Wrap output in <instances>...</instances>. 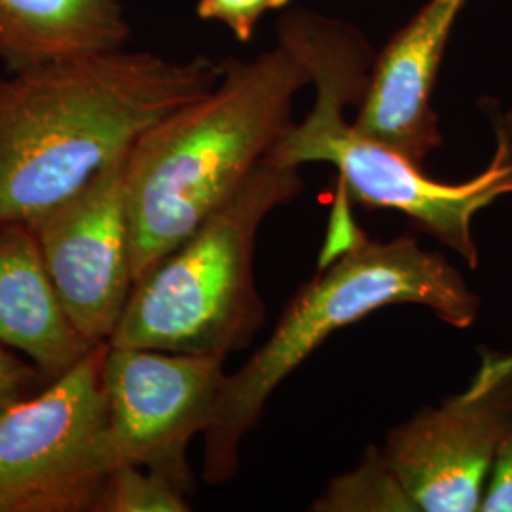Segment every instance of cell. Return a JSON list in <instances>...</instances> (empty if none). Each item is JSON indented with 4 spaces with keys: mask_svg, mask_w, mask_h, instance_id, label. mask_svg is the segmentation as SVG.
<instances>
[{
    "mask_svg": "<svg viewBox=\"0 0 512 512\" xmlns=\"http://www.w3.org/2000/svg\"><path fill=\"white\" fill-rule=\"evenodd\" d=\"M302 190L298 167L270 154L228 202L135 281L110 346L224 359L249 348L266 321L253 270L258 230Z\"/></svg>",
    "mask_w": 512,
    "mask_h": 512,
    "instance_id": "cell-5",
    "label": "cell"
},
{
    "mask_svg": "<svg viewBox=\"0 0 512 512\" xmlns=\"http://www.w3.org/2000/svg\"><path fill=\"white\" fill-rule=\"evenodd\" d=\"M50 380L18 351L0 344V416L14 404L38 393Z\"/></svg>",
    "mask_w": 512,
    "mask_h": 512,
    "instance_id": "cell-16",
    "label": "cell"
},
{
    "mask_svg": "<svg viewBox=\"0 0 512 512\" xmlns=\"http://www.w3.org/2000/svg\"><path fill=\"white\" fill-rule=\"evenodd\" d=\"M414 304L454 329H471L480 298L458 268L404 234L391 241L359 236L304 283L272 336L234 374H226L213 420L203 431V480L224 484L238 473L243 440L262 418L275 389L338 330L389 306Z\"/></svg>",
    "mask_w": 512,
    "mask_h": 512,
    "instance_id": "cell-4",
    "label": "cell"
},
{
    "mask_svg": "<svg viewBox=\"0 0 512 512\" xmlns=\"http://www.w3.org/2000/svg\"><path fill=\"white\" fill-rule=\"evenodd\" d=\"M311 74L291 38L251 61L224 59L219 84L148 128L126 160L135 281L228 202L293 129Z\"/></svg>",
    "mask_w": 512,
    "mask_h": 512,
    "instance_id": "cell-2",
    "label": "cell"
},
{
    "mask_svg": "<svg viewBox=\"0 0 512 512\" xmlns=\"http://www.w3.org/2000/svg\"><path fill=\"white\" fill-rule=\"evenodd\" d=\"M0 344L37 365L50 382L93 348L65 311L33 228L21 222L0 226Z\"/></svg>",
    "mask_w": 512,
    "mask_h": 512,
    "instance_id": "cell-11",
    "label": "cell"
},
{
    "mask_svg": "<svg viewBox=\"0 0 512 512\" xmlns=\"http://www.w3.org/2000/svg\"><path fill=\"white\" fill-rule=\"evenodd\" d=\"M129 37L118 0H0V61L6 73L124 50Z\"/></svg>",
    "mask_w": 512,
    "mask_h": 512,
    "instance_id": "cell-12",
    "label": "cell"
},
{
    "mask_svg": "<svg viewBox=\"0 0 512 512\" xmlns=\"http://www.w3.org/2000/svg\"><path fill=\"white\" fill-rule=\"evenodd\" d=\"M467 0H429L374 59L353 128L423 167L442 145L431 105L452 27Z\"/></svg>",
    "mask_w": 512,
    "mask_h": 512,
    "instance_id": "cell-10",
    "label": "cell"
},
{
    "mask_svg": "<svg viewBox=\"0 0 512 512\" xmlns=\"http://www.w3.org/2000/svg\"><path fill=\"white\" fill-rule=\"evenodd\" d=\"M220 76L209 57L126 50L0 74V226L37 222Z\"/></svg>",
    "mask_w": 512,
    "mask_h": 512,
    "instance_id": "cell-1",
    "label": "cell"
},
{
    "mask_svg": "<svg viewBox=\"0 0 512 512\" xmlns=\"http://www.w3.org/2000/svg\"><path fill=\"white\" fill-rule=\"evenodd\" d=\"M224 357L110 346L103 363L110 469L137 465L192 494L188 446L213 420Z\"/></svg>",
    "mask_w": 512,
    "mask_h": 512,
    "instance_id": "cell-8",
    "label": "cell"
},
{
    "mask_svg": "<svg viewBox=\"0 0 512 512\" xmlns=\"http://www.w3.org/2000/svg\"><path fill=\"white\" fill-rule=\"evenodd\" d=\"M512 427V349L480 348L469 385L393 427L385 461L418 512H480Z\"/></svg>",
    "mask_w": 512,
    "mask_h": 512,
    "instance_id": "cell-7",
    "label": "cell"
},
{
    "mask_svg": "<svg viewBox=\"0 0 512 512\" xmlns=\"http://www.w3.org/2000/svg\"><path fill=\"white\" fill-rule=\"evenodd\" d=\"M188 494L145 467H112L92 512H186Z\"/></svg>",
    "mask_w": 512,
    "mask_h": 512,
    "instance_id": "cell-14",
    "label": "cell"
},
{
    "mask_svg": "<svg viewBox=\"0 0 512 512\" xmlns=\"http://www.w3.org/2000/svg\"><path fill=\"white\" fill-rule=\"evenodd\" d=\"M109 344L0 416V512H92L110 471Z\"/></svg>",
    "mask_w": 512,
    "mask_h": 512,
    "instance_id": "cell-6",
    "label": "cell"
},
{
    "mask_svg": "<svg viewBox=\"0 0 512 512\" xmlns=\"http://www.w3.org/2000/svg\"><path fill=\"white\" fill-rule=\"evenodd\" d=\"M289 2L291 0H200L196 12L198 18L205 21L224 23L239 42H249L260 18Z\"/></svg>",
    "mask_w": 512,
    "mask_h": 512,
    "instance_id": "cell-15",
    "label": "cell"
},
{
    "mask_svg": "<svg viewBox=\"0 0 512 512\" xmlns=\"http://www.w3.org/2000/svg\"><path fill=\"white\" fill-rule=\"evenodd\" d=\"M128 154L31 224L55 291L92 346L110 342L135 287Z\"/></svg>",
    "mask_w": 512,
    "mask_h": 512,
    "instance_id": "cell-9",
    "label": "cell"
},
{
    "mask_svg": "<svg viewBox=\"0 0 512 512\" xmlns=\"http://www.w3.org/2000/svg\"><path fill=\"white\" fill-rule=\"evenodd\" d=\"M480 512H512V427L497 452Z\"/></svg>",
    "mask_w": 512,
    "mask_h": 512,
    "instance_id": "cell-17",
    "label": "cell"
},
{
    "mask_svg": "<svg viewBox=\"0 0 512 512\" xmlns=\"http://www.w3.org/2000/svg\"><path fill=\"white\" fill-rule=\"evenodd\" d=\"M311 511L418 512L414 501L385 461L382 446H368L365 456L349 473L334 476Z\"/></svg>",
    "mask_w": 512,
    "mask_h": 512,
    "instance_id": "cell-13",
    "label": "cell"
},
{
    "mask_svg": "<svg viewBox=\"0 0 512 512\" xmlns=\"http://www.w3.org/2000/svg\"><path fill=\"white\" fill-rule=\"evenodd\" d=\"M279 31L291 38L308 67L315 103L306 120L294 124L275 147V162L334 165L340 196L366 209L399 211L476 268L480 256L473 236L475 217L512 194V112L492 114L497 147L482 173L465 183H439L420 165L346 122L344 110L361 105L374 63L363 38L336 21L306 12L281 19Z\"/></svg>",
    "mask_w": 512,
    "mask_h": 512,
    "instance_id": "cell-3",
    "label": "cell"
}]
</instances>
